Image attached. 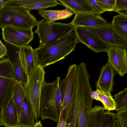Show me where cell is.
Masks as SVG:
<instances>
[{"instance_id": "obj_23", "label": "cell", "mask_w": 127, "mask_h": 127, "mask_svg": "<svg viewBox=\"0 0 127 127\" xmlns=\"http://www.w3.org/2000/svg\"><path fill=\"white\" fill-rule=\"evenodd\" d=\"M13 96L20 122L21 108L24 100L26 97L24 87L20 83L17 82H16L14 88Z\"/></svg>"}, {"instance_id": "obj_8", "label": "cell", "mask_w": 127, "mask_h": 127, "mask_svg": "<svg viewBox=\"0 0 127 127\" xmlns=\"http://www.w3.org/2000/svg\"><path fill=\"white\" fill-rule=\"evenodd\" d=\"M109 47L117 46L127 50V40L121 37L114 30L110 23L95 27L85 28Z\"/></svg>"}, {"instance_id": "obj_9", "label": "cell", "mask_w": 127, "mask_h": 127, "mask_svg": "<svg viewBox=\"0 0 127 127\" xmlns=\"http://www.w3.org/2000/svg\"><path fill=\"white\" fill-rule=\"evenodd\" d=\"M96 105L89 111L85 127H115V114Z\"/></svg>"}, {"instance_id": "obj_37", "label": "cell", "mask_w": 127, "mask_h": 127, "mask_svg": "<svg viewBox=\"0 0 127 127\" xmlns=\"http://www.w3.org/2000/svg\"><path fill=\"white\" fill-rule=\"evenodd\" d=\"M32 127H43L42 124L40 121H36Z\"/></svg>"}, {"instance_id": "obj_16", "label": "cell", "mask_w": 127, "mask_h": 127, "mask_svg": "<svg viewBox=\"0 0 127 127\" xmlns=\"http://www.w3.org/2000/svg\"><path fill=\"white\" fill-rule=\"evenodd\" d=\"M106 20L100 14L94 13H82L75 14L70 23L74 27H95L106 24Z\"/></svg>"}, {"instance_id": "obj_35", "label": "cell", "mask_w": 127, "mask_h": 127, "mask_svg": "<svg viewBox=\"0 0 127 127\" xmlns=\"http://www.w3.org/2000/svg\"><path fill=\"white\" fill-rule=\"evenodd\" d=\"M115 11L118 13L120 14L127 16V9H116Z\"/></svg>"}, {"instance_id": "obj_5", "label": "cell", "mask_w": 127, "mask_h": 127, "mask_svg": "<svg viewBox=\"0 0 127 127\" xmlns=\"http://www.w3.org/2000/svg\"><path fill=\"white\" fill-rule=\"evenodd\" d=\"M88 76H78L77 78L76 93L79 99V108L76 127H85L89 111L92 108L94 99L91 94L93 91Z\"/></svg>"}, {"instance_id": "obj_32", "label": "cell", "mask_w": 127, "mask_h": 127, "mask_svg": "<svg viewBox=\"0 0 127 127\" xmlns=\"http://www.w3.org/2000/svg\"><path fill=\"white\" fill-rule=\"evenodd\" d=\"M115 8L116 10L127 9V0H116Z\"/></svg>"}, {"instance_id": "obj_36", "label": "cell", "mask_w": 127, "mask_h": 127, "mask_svg": "<svg viewBox=\"0 0 127 127\" xmlns=\"http://www.w3.org/2000/svg\"><path fill=\"white\" fill-rule=\"evenodd\" d=\"M57 127H66V123L64 121L58 122Z\"/></svg>"}, {"instance_id": "obj_21", "label": "cell", "mask_w": 127, "mask_h": 127, "mask_svg": "<svg viewBox=\"0 0 127 127\" xmlns=\"http://www.w3.org/2000/svg\"><path fill=\"white\" fill-rule=\"evenodd\" d=\"M111 23L116 32L121 37L127 40V16L120 14L115 16Z\"/></svg>"}, {"instance_id": "obj_22", "label": "cell", "mask_w": 127, "mask_h": 127, "mask_svg": "<svg viewBox=\"0 0 127 127\" xmlns=\"http://www.w3.org/2000/svg\"><path fill=\"white\" fill-rule=\"evenodd\" d=\"M62 5L57 0H35L24 6V7L29 11L33 10L38 11L43 10L50 7L57 6L59 5Z\"/></svg>"}, {"instance_id": "obj_25", "label": "cell", "mask_w": 127, "mask_h": 127, "mask_svg": "<svg viewBox=\"0 0 127 127\" xmlns=\"http://www.w3.org/2000/svg\"><path fill=\"white\" fill-rule=\"evenodd\" d=\"M96 90L102 100L104 109L109 111L115 110L116 104L111 93H107L97 89Z\"/></svg>"}, {"instance_id": "obj_15", "label": "cell", "mask_w": 127, "mask_h": 127, "mask_svg": "<svg viewBox=\"0 0 127 127\" xmlns=\"http://www.w3.org/2000/svg\"><path fill=\"white\" fill-rule=\"evenodd\" d=\"M0 126L21 127L13 95L7 104L0 109Z\"/></svg>"}, {"instance_id": "obj_28", "label": "cell", "mask_w": 127, "mask_h": 127, "mask_svg": "<svg viewBox=\"0 0 127 127\" xmlns=\"http://www.w3.org/2000/svg\"><path fill=\"white\" fill-rule=\"evenodd\" d=\"M96 0L100 7L104 12L115 11L116 10V0Z\"/></svg>"}, {"instance_id": "obj_24", "label": "cell", "mask_w": 127, "mask_h": 127, "mask_svg": "<svg viewBox=\"0 0 127 127\" xmlns=\"http://www.w3.org/2000/svg\"><path fill=\"white\" fill-rule=\"evenodd\" d=\"M15 55V60L12 64L16 80L24 87L27 82L28 77L21 65L17 51Z\"/></svg>"}, {"instance_id": "obj_31", "label": "cell", "mask_w": 127, "mask_h": 127, "mask_svg": "<svg viewBox=\"0 0 127 127\" xmlns=\"http://www.w3.org/2000/svg\"><path fill=\"white\" fill-rule=\"evenodd\" d=\"M85 0L92 8L94 11V13L100 14L104 12L100 7L96 0Z\"/></svg>"}, {"instance_id": "obj_40", "label": "cell", "mask_w": 127, "mask_h": 127, "mask_svg": "<svg viewBox=\"0 0 127 127\" xmlns=\"http://www.w3.org/2000/svg\"><path fill=\"white\" fill-rule=\"evenodd\" d=\"M1 59H0V60H1Z\"/></svg>"}, {"instance_id": "obj_12", "label": "cell", "mask_w": 127, "mask_h": 127, "mask_svg": "<svg viewBox=\"0 0 127 127\" xmlns=\"http://www.w3.org/2000/svg\"><path fill=\"white\" fill-rule=\"evenodd\" d=\"M74 31L77 36L78 42L85 44L96 53L102 52H107L110 47L85 28L75 27Z\"/></svg>"}, {"instance_id": "obj_13", "label": "cell", "mask_w": 127, "mask_h": 127, "mask_svg": "<svg viewBox=\"0 0 127 127\" xmlns=\"http://www.w3.org/2000/svg\"><path fill=\"white\" fill-rule=\"evenodd\" d=\"M108 61L114 69L121 77L127 72V52L125 48L110 46L107 53Z\"/></svg>"}, {"instance_id": "obj_27", "label": "cell", "mask_w": 127, "mask_h": 127, "mask_svg": "<svg viewBox=\"0 0 127 127\" xmlns=\"http://www.w3.org/2000/svg\"><path fill=\"white\" fill-rule=\"evenodd\" d=\"M9 26H11L10 12L7 7L3 6L0 9V27L2 29Z\"/></svg>"}, {"instance_id": "obj_17", "label": "cell", "mask_w": 127, "mask_h": 127, "mask_svg": "<svg viewBox=\"0 0 127 127\" xmlns=\"http://www.w3.org/2000/svg\"><path fill=\"white\" fill-rule=\"evenodd\" d=\"M114 75V69L108 61L101 69L96 83V89L107 93H110L113 90Z\"/></svg>"}, {"instance_id": "obj_4", "label": "cell", "mask_w": 127, "mask_h": 127, "mask_svg": "<svg viewBox=\"0 0 127 127\" xmlns=\"http://www.w3.org/2000/svg\"><path fill=\"white\" fill-rule=\"evenodd\" d=\"M45 74L44 68L38 65L24 86L26 97L32 105L36 122L40 117V97Z\"/></svg>"}, {"instance_id": "obj_6", "label": "cell", "mask_w": 127, "mask_h": 127, "mask_svg": "<svg viewBox=\"0 0 127 127\" xmlns=\"http://www.w3.org/2000/svg\"><path fill=\"white\" fill-rule=\"evenodd\" d=\"M17 82L12 63L8 58L0 60V109L8 103Z\"/></svg>"}, {"instance_id": "obj_14", "label": "cell", "mask_w": 127, "mask_h": 127, "mask_svg": "<svg viewBox=\"0 0 127 127\" xmlns=\"http://www.w3.org/2000/svg\"><path fill=\"white\" fill-rule=\"evenodd\" d=\"M17 52L21 65L28 77L38 65L34 49L29 45L19 48Z\"/></svg>"}, {"instance_id": "obj_33", "label": "cell", "mask_w": 127, "mask_h": 127, "mask_svg": "<svg viewBox=\"0 0 127 127\" xmlns=\"http://www.w3.org/2000/svg\"><path fill=\"white\" fill-rule=\"evenodd\" d=\"M7 50L5 46L3 44L0 40V58L1 59L7 55Z\"/></svg>"}, {"instance_id": "obj_29", "label": "cell", "mask_w": 127, "mask_h": 127, "mask_svg": "<svg viewBox=\"0 0 127 127\" xmlns=\"http://www.w3.org/2000/svg\"><path fill=\"white\" fill-rule=\"evenodd\" d=\"M115 115L120 127H127V108L118 112Z\"/></svg>"}, {"instance_id": "obj_2", "label": "cell", "mask_w": 127, "mask_h": 127, "mask_svg": "<svg viewBox=\"0 0 127 127\" xmlns=\"http://www.w3.org/2000/svg\"><path fill=\"white\" fill-rule=\"evenodd\" d=\"M78 41L74 32H71L34 49L38 65L43 68L62 59L75 49Z\"/></svg>"}, {"instance_id": "obj_10", "label": "cell", "mask_w": 127, "mask_h": 127, "mask_svg": "<svg viewBox=\"0 0 127 127\" xmlns=\"http://www.w3.org/2000/svg\"><path fill=\"white\" fill-rule=\"evenodd\" d=\"M2 29L5 42L18 47L29 45L33 39L32 29H24L12 26Z\"/></svg>"}, {"instance_id": "obj_30", "label": "cell", "mask_w": 127, "mask_h": 127, "mask_svg": "<svg viewBox=\"0 0 127 127\" xmlns=\"http://www.w3.org/2000/svg\"><path fill=\"white\" fill-rule=\"evenodd\" d=\"M35 0H8L4 6L23 7Z\"/></svg>"}, {"instance_id": "obj_26", "label": "cell", "mask_w": 127, "mask_h": 127, "mask_svg": "<svg viewBox=\"0 0 127 127\" xmlns=\"http://www.w3.org/2000/svg\"><path fill=\"white\" fill-rule=\"evenodd\" d=\"M115 110L118 112L127 107V88L114 95Z\"/></svg>"}, {"instance_id": "obj_19", "label": "cell", "mask_w": 127, "mask_h": 127, "mask_svg": "<svg viewBox=\"0 0 127 127\" xmlns=\"http://www.w3.org/2000/svg\"><path fill=\"white\" fill-rule=\"evenodd\" d=\"M33 109L30 102L24 98L20 113V123L21 127H32L35 124Z\"/></svg>"}, {"instance_id": "obj_34", "label": "cell", "mask_w": 127, "mask_h": 127, "mask_svg": "<svg viewBox=\"0 0 127 127\" xmlns=\"http://www.w3.org/2000/svg\"><path fill=\"white\" fill-rule=\"evenodd\" d=\"M91 97L94 100L95 99L102 102V100L99 96V94L96 90L95 91H93L91 92Z\"/></svg>"}, {"instance_id": "obj_38", "label": "cell", "mask_w": 127, "mask_h": 127, "mask_svg": "<svg viewBox=\"0 0 127 127\" xmlns=\"http://www.w3.org/2000/svg\"><path fill=\"white\" fill-rule=\"evenodd\" d=\"M7 1L8 0H0V9L4 6Z\"/></svg>"}, {"instance_id": "obj_20", "label": "cell", "mask_w": 127, "mask_h": 127, "mask_svg": "<svg viewBox=\"0 0 127 127\" xmlns=\"http://www.w3.org/2000/svg\"><path fill=\"white\" fill-rule=\"evenodd\" d=\"M63 5L67 7L75 14L82 13H94L92 8L85 0H58Z\"/></svg>"}, {"instance_id": "obj_7", "label": "cell", "mask_w": 127, "mask_h": 127, "mask_svg": "<svg viewBox=\"0 0 127 127\" xmlns=\"http://www.w3.org/2000/svg\"><path fill=\"white\" fill-rule=\"evenodd\" d=\"M77 66L75 64L70 66L66 77L64 78V90L58 121H64L66 124L68 113L76 94Z\"/></svg>"}, {"instance_id": "obj_3", "label": "cell", "mask_w": 127, "mask_h": 127, "mask_svg": "<svg viewBox=\"0 0 127 127\" xmlns=\"http://www.w3.org/2000/svg\"><path fill=\"white\" fill-rule=\"evenodd\" d=\"M36 26L37 29L33 33L38 35L40 42L38 47L68 34L75 28L70 23H48L44 19L37 21Z\"/></svg>"}, {"instance_id": "obj_1", "label": "cell", "mask_w": 127, "mask_h": 127, "mask_svg": "<svg viewBox=\"0 0 127 127\" xmlns=\"http://www.w3.org/2000/svg\"><path fill=\"white\" fill-rule=\"evenodd\" d=\"M64 79L57 77L51 83L44 82L40 99V115L42 120L58 122L63 101Z\"/></svg>"}, {"instance_id": "obj_18", "label": "cell", "mask_w": 127, "mask_h": 127, "mask_svg": "<svg viewBox=\"0 0 127 127\" xmlns=\"http://www.w3.org/2000/svg\"><path fill=\"white\" fill-rule=\"evenodd\" d=\"M62 10H46L38 11V14L43 17L47 22L50 23L69 18L74 14L72 10L67 7Z\"/></svg>"}, {"instance_id": "obj_41", "label": "cell", "mask_w": 127, "mask_h": 127, "mask_svg": "<svg viewBox=\"0 0 127 127\" xmlns=\"http://www.w3.org/2000/svg\"><path fill=\"white\" fill-rule=\"evenodd\" d=\"M0 127H1V126H0Z\"/></svg>"}, {"instance_id": "obj_11", "label": "cell", "mask_w": 127, "mask_h": 127, "mask_svg": "<svg viewBox=\"0 0 127 127\" xmlns=\"http://www.w3.org/2000/svg\"><path fill=\"white\" fill-rule=\"evenodd\" d=\"M7 7L11 15V26L24 29H32L37 21L27 9L22 7Z\"/></svg>"}, {"instance_id": "obj_39", "label": "cell", "mask_w": 127, "mask_h": 127, "mask_svg": "<svg viewBox=\"0 0 127 127\" xmlns=\"http://www.w3.org/2000/svg\"><path fill=\"white\" fill-rule=\"evenodd\" d=\"M115 127H120L119 122L117 119L116 121Z\"/></svg>"}]
</instances>
